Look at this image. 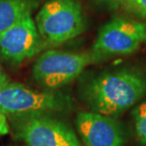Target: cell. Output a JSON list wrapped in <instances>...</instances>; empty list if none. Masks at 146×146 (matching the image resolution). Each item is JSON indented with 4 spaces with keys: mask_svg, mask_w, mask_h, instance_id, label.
Listing matches in <instances>:
<instances>
[{
    "mask_svg": "<svg viewBox=\"0 0 146 146\" xmlns=\"http://www.w3.org/2000/svg\"><path fill=\"white\" fill-rule=\"evenodd\" d=\"M146 95V74L139 68L123 66L88 78L82 96L91 111L118 118Z\"/></svg>",
    "mask_w": 146,
    "mask_h": 146,
    "instance_id": "6da1fadb",
    "label": "cell"
},
{
    "mask_svg": "<svg viewBox=\"0 0 146 146\" xmlns=\"http://www.w3.org/2000/svg\"><path fill=\"white\" fill-rule=\"evenodd\" d=\"M36 27L45 46H59L86 29L80 0H48L36 16Z\"/></svg>",
    "mask_w": 146,
    "mask_h": 146,
    "instance_id": "7a4b0ae2",
    "label": "cell"
},
{
    "mask_svg": "<svg viewBox=\"0 0 146 146\" xmlns=\"http://www.w3.org/2000/svg\"><path fill=\"white\" fill-rule=\"evenodd\" d=\"M71 100L59 92H39L18 83H8L0 90V113L21 119L49 115L70 109Z\"/></svg>",
    "mask_w": 146,
    "mask_h": 146,
    "instance_id": "3957f363",
    "label": "cell"
},
{
    "mask_svg": "<svg viewBox=\"0 0 146 146\" xmlns=\"http://www.w3.org/2000/svg\"><path fill=\"white\" fill-rule=\"evenodd\" d=\"M145 41V24L114 17L100 29L90 53L94 62H101L133 53Z\"/></svg>",
    "mask_w": 146,
    "mask_h": 146,
    "instance_id": "277c9868",
    "label": "cell"
},
{
    "mask_svg": "<svg viewBox=\"0 0 146 146\" xmlns=\"http://www.w3.org/2000/svg\"><path fill=\"white\" fill-rule=\"evenodd\" d=\"M91 63H94L91 53L49 49L36 60L33 75L41 86L56 89L74 81Z\"/></svg>",
    "mask_w": 146,
    "mask_h": 146,
    "instance_id": "5b68a950",
    "label": "cell"
},
{
    "mask_svg": "<svg viewBox=\"0 0 146 146\" xmlns=\"http://www.w3.org/2000/svg\"><path fill=\"white\" fill-rule=\"evenodd\" d=\"M17 132L28 146H82L75 132L49 115L16 119Z\"/></svg>",
    "mask_w": 146,
    "mask_h": 146,
    "instance_id": "8992f818",
    "label": "cell"
},
{
    "mask_svg": "<svg viewBox=\"0 0 146 146\" xmlns=\"http://www.w3.org/2000/svg\"><path fill=\"white\" fill-rule=\"evenodd\" d=\"M36 24L31 14L0 35V52L9 62L17 65L34 56L44 48Z\"/></svg>",
    "mask_w": 146,
    "mask_h": 146,
    "instance_id": "52a82bcc",
    "label": "cell"
},
{
    "mask_svg": "<svg viewBox=\"0 0 146 146\" xmlns=\"http://www.w3.org/2000/svg\"><path fill=\"white\" fill-rule=\"evenodd\" d=\"M76 125L86 146H124L123 131L116 118L82 111L77 115Z\"/></svg>",
    "mask_w": 146,
    "mask_h": 146,
    "instance_id": "ba28073f",
    "label": "cell"
},
{
    "mask_svg": "<svg viewBox=\"0 0 146 146\" xmlns=\"http://www.w3.org/2000/svg\"><path fill=\"white\" fill-rule=\"evenodd\" d=\"M34 6L33 0H0V35L31 14Z\"/></svg>",
    "mask_w": 146,
    "mask_h": 146,
    "instance_id": "9c48e42d",
    "label": "cell"
},
{
    "mask_svg": "<svg viewBox=\"0 0 146 146\" xmlns=\"http://www.w3.org/2000/svg\"><path fill=\"white\" fill-rule=\"evenodd\" d=\"M132 117L137 139L141 145L146 146V100L133 109Z\"/></svg>",
    "mask_w": 146,
    "mask_h": 146,
    "instance_id": "30bf717a",
    "label": "cell"
},
{
    "mask_svg": "<svg viewBox=\"0 0 146 146\" xmlns=\"http://www.w3.org/2000/svg\"><path fill=\"white\" fill-rule=\"evenodd\" d=\"M123 9L127 13L135 14L136 16L146 17V0H128Z\"/></svg>",
    "mask_w": 146,
    "mask_h": 146,
    "instance_id": "8fae6325",
    "label": "cell"
},
{
    "mask_svg": "<svg viewBox=\"0 0 146 146\" xmlns=\"http://www.w3.org/2000/svg\"><path fill=\"white\" fill-rule=\"evenodd\" d=\"M9 83L7 76L0 68V90ZM8 132V126L6 123V117L0 113V134H6Z\"/></svg>",
    "mask_w": 146,
    "mask_h": 146,
    "instance_id": "7c38bea8",
    "label": "cell"
},
{
    "mask_svg": "<svg viewBox=\"0 0 146 146\" xmlns=\"http://www.w3.org/2000/svg\"><path fill=\"white\" fill-rule=\"evenodd\" d=\"M99 4L104 6L107 10H118L119 8H123L128 0H96Z\"/></svg>",
    "mask_w": 146,
    "mask_h": 146,
    "instance_id": "4fadbf2b",
    "label": "cell"
},
{
    "mask_svg": "<svg viewBox=\"0 0 146 146\" xmlns=\"http://www.w3.org/2000/svg\"><path fill=\"white\" fill-rule=\"evenodd\" d=\"M145 25H146V23H145Z\"/></svg>",
    "mask_w": 146,
    "mask_h": 146,
    "instance_id": "5bb4252c",
    "label": "cell"
}]
</instances>
